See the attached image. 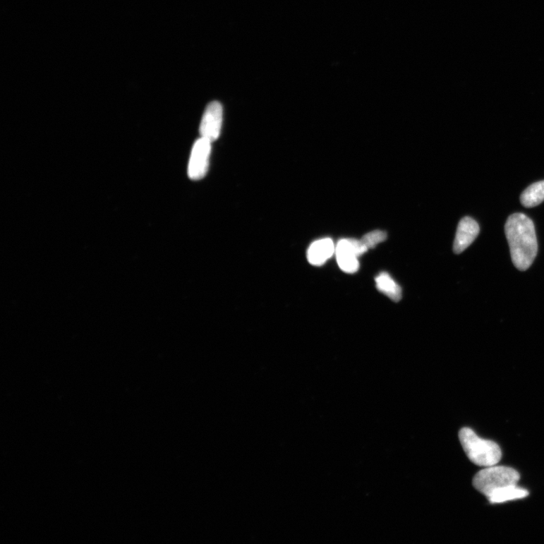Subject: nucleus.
I'll return each mask as SVG.
<instances>
[{
	"instance_id": "9d476101",
	"label": "nucleus",
	"mask_w": 544,
	"mask_h": 544,
	"mask_svg": "<svg viewBox=\"0 0 544 544\" xmlns=\"http://www.w3.org/2000/svg\"><path fill=\"white\" fill-rule=\"evenodd\" d=\"M377 290L387 296L394 302H399L402 297L401 286L387 272H381L375 279Z\"/></svg>"
},
{
	"instance_id": "f03ea898",
	"label": "nucleus",
	"mask_w": 544,
	"mask_h": 544,
	"mask_svg": "<svg viewBox=\"0 0 544 544\" xmlns=\"http://www.w3.org/2000/svg\"><path fill=\"white\" fill-rule=\"evenodd\" d=\"M459 439L469 460L477 466H495L502 457V452L496 442L479 438L471 429L463 428L459 433Z\"/></svg>"
},
{
	"instance_id": "0eeeda50",
	"label": "nucleus",
	"mask_w": 544,
	"mask_h": 544,
	"mask_svg": "<svg viewBox=\"0 0 544 544\" xmlns=\"http://www.w3.org/2000/svg\"><path fill=\"white\" fill-rule=\"evenodd\" d=\"M480 231L478 224L471 217H464L458 224L454 243V252L460 254L476 239Z\"/></svg>"
},
{
	"instance_id": "9b49d317",
	"label": "nucleus",
	"mask_w": 544,
	"mask_h": 544,
	"mask_svg": "<svg viewBox=\"0 0 544 544\" xmlns=\"http://www.w3.org/2000/svg\"><path fill=\"white\" fill-rule=\"evenodd\" d=\"M521 205L526 207H534L544 201V181L531 185L520 198Z\"/></svg>"
},
{
	"instance_id": "423d86ee",
	"label": "nucleus",
	"mask_w": 544,
	"mask_h": 544,
	"mask_svg": "<svg viewBox=\"0 0 544 544\" xmlns=\"http://www.w3.org/2000/svg\"><path fill=\"white\" fill-rule=\"evenodd\" d=\"M223 120V109L218 102L210 103L203 115L200 126L202 138L212 143L218 140L220 135Z\"/></svg>"
},
{
	"instance_id": "7ed1b4c3",
	"label": "nucleus",
	"mask_w": 544,
	"mask_h": 544,
	"mask_svg": "<svg viewBox=\"0 0 544 544\" xmlns=\"http://www.w3.org/2000/svg\"><path fill=\"white\" fill-rule=\"evenodd\" d=\"M520 479L519 473L514 468L508 466H489L478 472L473 478L474 488L486 497L495 490L516 485Z\"/></svg>"
},
{
	"instance_id": "f8f14e48",
	"label": "nucleus",
	"mask_w": 544,
	"mask_h": 544,
	"mask_svg": "<svg viewBox=\"0 0 544 544\" xmlns=\"http://www.w3.org/2000/svg\"><path fill=\"white\" fill-rule=\"evenodd\" d=\"M387 234L385 231L376 230L365 234L361 241L365 244V246L369 250L375 248L377 244L385 241Z\"/></svg>"
},
{
	"instance_id": "1a4fd4ad",
	"label": "nucleus",
	"mask_w": 544,
	"mask_h": 544,
	"mask_svg": "<svg viewBox=\"0 0 544 544\" xmlns=\"http://www.w3.org/2000/svg\"><path fill=\"white\" fill-rule=\"evenodd\" d=\"M529 495L525 488L516 485L507 486L490 494L487 498L490 504H501L507 501L524 499Z\"/></svg>"
},
{
	"instance_id": "39448f33",
	"label": "nucleus",
	"mask_w": 544,
	"mask_h": 544,
	"mask_svg": "<svg viewBox=\"0 0 544 544\" xmlns=\"http://www.w3.org/2000/svg\"><path fill=\"white\" fill-rule=\"evenodd\" d=\"M212 143L200 137L192 148L189 164L188 176L192 180H200L208 171Z\"/></svg>"
},
{
	"instance_id": "f257e3e1",
	"label": "nucleus",
	"mask_w": 544,
	"mask_h": 544,
	"mask_svg": "<svg viewBox=\"0 0 544 544\" xmlns=\"http://www.w3.org/2000/svg\"><path fill=\"white\" fill-rule=\"evenodd\" d=\"M505 234L516 268L521 272L528 270L538 250L534 223L525 214L514 213L506 222Z\"/></svg>"
},
{
	"instance_id": "6e6552de",
	"label": "nucleus",
	"mask_w": 544,
	"mask_h": 544,
	"mask_svg": "<svg viewBox=\"0 0 544 544\" xmlns=\"http://www.w3.org/2000/svg\"><path fill=\"white\" fill-rule=\"evenodd\" d=\"M336 247L330 238L318 240L312 243L307 252L309 263L313 265H322L335 253Z\"/></svg>"
},
{
	"instance_id": "20e7f679",
	"label": "nucleus",
	"mask_w": 544,
	"mask_h": 544,
	"mask_svg": "<svg viewBox=\"0 0 544 544\" xmlns=\"http://www.w3.org/2000/svg\"><path fill=\"white\" fill-rule=\"evenodd\" d=\"M368 250L361 240H340L337 244L335 254L341 270L349 274L357 272L360 267L358 258Z\"/></svg>"
}]
</instances>
